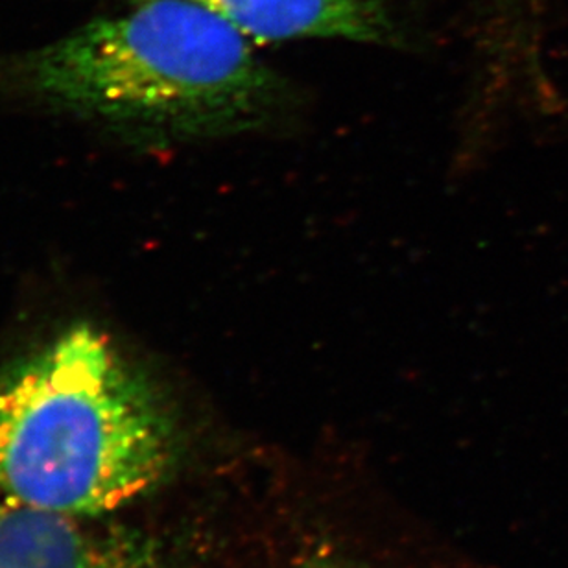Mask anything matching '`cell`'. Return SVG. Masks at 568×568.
<instances>
[{"label":"cell","mask_w":568,"mask_h":568,"mask_svg":"<svg viewBox=\"0 0 568 568\" xmlns=\"http://www.w3.org/2000/svg\"><path fill=\"white\" fill-rule=\"evenodd\" d=\"M0 85L150 141L257 132L292 91L230 22L189 0H139L0 61Z\"/></svg>","instance_id":"1"},{"label":"cell","mask_w":568,"mask_h":568,"mask_svg":"<svg viewBox=\"0 0 568 568\" xmlns=\"http://www.w3.org/2000/svg\"><path fill=\"white\" fill-rule=\"evenodd\" d=\"M174 414L146 373L88 325L0 373V493L104 519L169 480Z\"/></svg>","instance_id":"2"},{"label":"cell","mask_w":568,"mask_h":568,"mask_svg":"<svg viewBox=\"0 0 568 568\" xmlns=\"http://www.w3.org/2000/svg\"><path fill=\"white\" fill-rule=\"evenodd\" d=\"M0 568H183L153 539L0 493Z\"/></svg>","instance_id":"3"},{"label":"cell","mask_w":568,"mask_h":568,"mask_svg":"<svg viewBox=\"0 0 568 568\" xmlns=\"http://www.w3.org/2000/svg\"><path fill=\"white\" fill-rule=\"evenodd\" d=\"M130 4L139 0H128ZM230 22L252 43L342 39L395 44L400 30L386 0H189Z\"/></svg>","instance_id":"4"},{"label":"cell","mask_w":568,"mask_h":568,"mask_svg":"<svg viewBox=\"0 0 568 568\" xmlns=\"http://www.w3.org/2000/svg\"><path fill=\"white\" fill-rule=\"evenodd\" d=\"M290 568H356L353 564H347L344 558H339L336 554H331L328 550L325 552H312L305 558L292 565Z\"/></svg>","instance_id":"5"}]
</instances>
